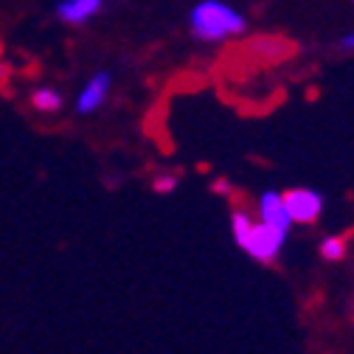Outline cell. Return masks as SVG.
<instances>
[{"instance_id":"7a4b0ae2","label":"cell","mask_w":354,"mask_h":354,"mask_svg":"<svg viewBox=\"0 0 354 354\" xmlns=\"http://www.w3.org/2000/svg\"><path fill=\"white\" fill-rule=\"evenodd\" d=\"M284 239H287V231H279V228H273V225H268V223H261V219H259V223H253L242 250L248 256H253L256 261L268 264V261H273L281 253Z\"/></svg>"},{"instance_id":"9c48e42d","label":"cell","mask_w":354,"mask_h":354,"mask_svg":"<svg viewBox=\"0 0 354 354\" xmlns=\"http://www.w3.org/2000/svg\"><path fill=\"white\" fill-rule=\"evenodd\" d=\"M321 256H324L326 261H340V259L346 256V239H340V236H326V239L321 242Z\"/></svg>"},{"instance_id":"3957f363","label":"cell","mask_w":354,"mask_h":354,"mask_svg":"<svg viewBox=\"0 0 354 354\" xmlns=\"http://www.w3.org/2000/svg\"><path fill=\"white\" fill-rule=\"evenodd\" d=\"M284 205L290 211V219L292 223H301V225H309L315 223L324 211V197L313 189H290L284 194Z\"/></svg>"},{"instance_id":"5b68a950","label":"cell","mask_w":354,"mask_h":354,"mask_svg":"<svg viewBox=\"0 0 354 354\" xmlns=\"http://www.w3.org/2000/svg\"><path fill=\"white\" fill-rule=\"evenodd\" d=\"M259 219L261 223H268L279 231H290L292 225V219H290V211L284 205V194L279 192H264L259 197Z\"/></svg>"},{"instance_id":"277c9868","label":"cell","mask_w":354,"mask_h":354,"mask_svg":"<svg viewBox=\"0 0 354 354\" xmlns=\"http://www.w3.org/2000/svg\"><path fill=\"white\" fill-rule=\"evenodd\" d=\"M110 84H113L110 71H99V73H93L91 79H87L84 91L79 93V99H76V113H79V115H87V113L99 110V107L104 104L107 93H110Z\"/></svg>"},{"instance_id":"8fae6325","label":"cell","mask_w":354,"mask_h":354,"mask_svg":"<svg viewBox=\"0 0 354 354\" xmlns=\"http://www.w3.org/2000/svg\"><path fill=\"white\" fill-rule=\"evenodd\" d=\"M9 73H12V71H9V65H6V62H0V87H3V84L9 82Z\"/></svg>"},{"instance_id":"52a82bcc","label":"cell","mask_w":354,"mask_h":354,"mask_svg":"<svg viewBox=\"0 0 354 354\" xmlns=\"http://www.w3.org/2000/svg\"><path fill=\"white\" fill-rule=\"evenodd\" d=\"M31 107L39 113H57L62 107V93L54 87H37L31 93Z\"/></svg>"},{"instance_id":"4fadbf2b","label":"cell","mask_w":354,"mask_h":354,"mask_svg":"<svg viewBox=\"0 0 354 354\" xmlns=\"http://www.w3.org/2000/svg\"><path fill=\"white\" fill-rule=\"evenodd\" d=\"M214 192H219V194H228V192H231V186H228V183H223V180H219V183L214 186Z\"/></svg>"},{"instance_id":"ba28073f","label":"cell","mask_w":354,"mask_h":354,"mask_svg":"<svg viewBox=\"0 0 354 354\" xmlns=\"http://www.w3.org/2000/svg\"><path fill=\"white\" fill-rule=\"evenodd\" d=\"M250 228H253L250 214H248V211H242V208H236V211L231 214V234H234V242H236L239 248L245 245V239H248Z\"/></svg>"},{"instance_id":"6da1fadb","label":"cell","mask_w":354,"mask_h":354,"mask_svg":"<svg viewBox=\"0 0 354 354\" xmlns=\"http://www.w3.org/2000/svg\"><path fill=\"white\" fill-rule=\"evenodd\" d=\"M192 34L203 42H223L228 37H239L245 31V17L219 0H203L192 9Z\"/></svg>"},{"instance_id":"7c38bea8","label":"cell","mask_w":354,"mask_h":354,"mask_svg":"<svg viewBox=\"0 0 354 354\" xmlns=\"http://www.w3.org/2000/svg\"><path fill=\"white\" fill-rule=\"evenodd\" d=\"M340 46L346 48V51H354V34H348V37H343V42Z\"/></svg>"},{"instance_id":"8992f818","label":"cell","mask_w":354,"mask_h":354,"mask_svg":"<svg viewBox=\"0 0 354 354\" xmlns=\"http://www.w3.org/2000/svg\"><path fill=\"white\" fill-rule=\"evenodd\" d=\"M102 6H104V0H62L57 6V15H59V20L79 26V23L93 20L102 12Z\"/></svg>"},{"instance_id":"30bf717a","label":"cell","mask_w":354,"mask_h":354,"mask_svg":"<svg viewBox=\"0 0 354 354\" xmlns=\"http://www.w3.org/2000/svg\"><path fill=\"white\" fill-rule=\"evenodd\" d=\"M177 183H180V180H177V174H171V171H169V174H158V177H155L152 189H155L158 194H163V197H166V194H171V192L177 189Z\"/></svg>"}]
</instances>
